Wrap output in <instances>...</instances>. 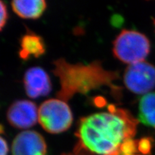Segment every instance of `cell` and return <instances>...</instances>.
Segmentation results:
<instances>
[{
    "mask_svg": "<svg viewBox=\"0 0 155 155\" xmlns=\"http://www.w3.org/2000/svg\"><path fill=\"white\" fill-rule=\"evenodd\" d=\"M38 121L47 132L59 134L71 127L73 114L64 101L53 98L44 101L40 106Z\"/></svg>",
    "mask_w": 155,
    "mask_h": 155,
    "instance_id": "obj_4",
    "label": "cell"
},
{
    "mask_svg": "<svg viewBox=\"0 0 155 155\" xmlns=\"http://www.w3.org/2000/svg\"><path fill=\"white\" fill-rule=\"evenodd\" d=\"M124 82L130 91L147 94L155 86V67L145 61L131 64L124 74Z\"/></svg>",
    "mask_w": 155,
    "mask_h": 155,
    "instance_id": "obj_5",
    "label": "cell"
},
{
    "mask_svg": "<svg viewBox=\"0 0 155 155\" xmlns=\"http://www.w3.org/2000/svg\"><path fill=\"white\" fill-rule=\"evenodd\" d=\"M13 10L24 19H38L45 10L47 4L44 0H15L12 2Z\"/></svg>",
    "mask_w": 155,
    "mask_h": 155,
    "instance_id": "obj_10",
    "label": "cell"
},
{
    "mask_svg": "<svg viewBox=\"0 0 155 155\" xmlns=\"http://www.w3.org/2000/svg\"><path fill=\"white\" fill-rule=\"evenodd\" d=\"M27 95L32 98L49 94L51 91V82L49 75L40 67L29 68L23 78Z\"/></svg>",
    "mask_w": 155,
    "mask_h": 155,
    "instance_id": "obj_8",
    "label": "cell"
},
{
    "mask_svg": "<svg viewBox=\"0 0 155 155\" xmlns=\"http://www.w3.org/2000/svg\"><path fill=\"white\" fill-rule=\"evenodd\" d=\"M7 19H8V12H7V7L4 2H1V19H0V29L1 30H3L4 26L7 23Z\"/></svg>",
    "mask_w": 155,
    "mask_h": 155,
    "instance_id": "obj_13",
    "label": "cell"
},
{
    "mask_svg": "<svg viewBox=\"0 0 155 155\" xmlns=\"http://www.w3.org/2000/svg\"><path fill=\"white\" fill-rule=\"evenodd\" d=\"M139 120L147 127L155 128V92L141 97L139 104Z\"/></svg>",
    "mask_w": 155,
    "mask_h": 155,
    "instance_id": "obj_11",
    "label": "cell"
},
{
    "mask_svg": "<svg viewBox=\"0 0 155 155\" xmlns=\"http://www.w3.org/2000/svg\"><path fill=\"white\" fill-rule=\"evenodd\" d=\"M12 155H46L47 144L43 137L35 131L18 134L12 146Z\"/></svg>",
    "mask_w": 155,
    "mask_h": 155,
    "instance_id": "obj_7",
    "label": "cell"
},
{
    "mask_svg": "<svg viewBox=\"0 0 155 155\" xmlns=\"http://www.w3.org/2000/svg\"><path fill=\"white\" fill-rule=\"evenodd\" d=\"M154 27H155V19H154Z\"/></svg>",
    "mask_w": 155,
    "mask_h": 155,
    "instance_id": "obj_16",
    "label": "cell"
},
{
    "mask_svg": "<svg viewBox=\"0 0 155 155\" xmlns=\"http://www.w3.org/2000/svg\"><path fill=\"white\" fill-rule=\"evenodd\" d=\"M8 152L9 148L7 142L3 137H1V155H8Z\"/></svg>",
    "mask_w": 155,
    "mask_h": 155,
    "instance_id": "obj_14",
    "label": "cell"
},
{
    "mask_svg": "<svg viewBox=\"0 0 155 155\" xmlns=\"http://www.w3.org/2000/svg\"><path fill=\"white\" fill-rule=\"evenodd\" d=\"M62 155H79V154H75V153H74V154H71V153H69V154H63Z\"/></svg>",
    "mask_w": 155,
    "mask_h": 155,
    "instance_id": "obj_15",
    "label": "cell"
},
{
    "mask_svg": "<svg viewBox=\"0 0 155 155\" xmlns=\"http://www.w3.org/2000/svg\"><path fill=\"white\" fill-rule=\"evenodd\" d=\"M9 123L17 129H28L38 121V109L33 102L18 100L9 106L7 113Z\"/></svg>",
    "mask_w": 155,
    "mask_h": 155,
    "instance_id": "obj_6",
    "label": "cell"
},
{
    "mask_svg": "<svg viewBox=\"0 0 155 155\" xmlns=\"http://www.w3.org/2000/svg\"><path fill=\"white\" fill-rule=\"evenodd\" d=\"M138 120L128 110L109 106L107 112H99L80 120L75 133V154L120 155L121 147L134 138Z\"/></svg>",
    "mask_w": 155,
    "mask_h": 155,
    "instance_id": "obj_1",
    "label": "cell"
},
{
    "mask_svg": "<svg viewBox=\"0 0 155 155\" xmlns=\"http://www.w3.org/2000/svg\"><path fill=\"white\" fill-rule=\"evenodd\" d=\"M54 65V73L60 78L61 83L58 96L63 101L69 99L75 93L88 92L102 85H108L117 78L115 73L104 71L100 64L71 65L61 59Z\"/></svg>",
    "mask_w": 155,
    "mask_h": 155,
    "instance_id": "obj_2",
    "label": "cell"
},
{
    "mask_svg": "<svg viewBox=\"0 0 155 155\" xmlns=\"http://www.w3.org/2000/svg\"><path fill=\"white\" fill-rule=\"evenodd\" d=\"M137 148L138 152L143 154H151L152 149V141L149 137H144L137 141Z\"/></svg>",
    "mask_w": 155,
    "mask_h": 155,
    "instance_id": "obj_12",
    "label": "cell"
},
{
    "mask_svg": "<svg viewBox=\"0 0 155 155\" xmlns=\"http://www.w3.org/2000/svg\"><path fill=\"white\" fill-rule=\"evenodd\" d=\"M45 52L44 41L38 35L28 32L20 40L19 56L23 60H28L32 56L39 58Z\"/></svg>",
    "mask_w": 155,
    "mask_h": 155,
    "instance_id": "obj_9",
    "label": "cell"
},
{
    "mask_svg": "<svg viewBox=\"0 0 155 155\" xmlns=\"http://www.w3.org/2000/svg\"><path fill=\"white\" fill-rule=\"evenodd\" d=\"M136 155H139V154H136Z\"/></svg>",
    "mask_w": 155,
    "mask_h": 155,
    "instance_id": "obj_17",
    "label": "cell"
},
{
    "mask_svg": "<svg viewBox=\"0 0 155 155\" xmlns=\"http://www.w3.org/2000/svg\"><path fill=\"white\" fill-rule=\"evenodd\" d=\"M150 51L149 39L134 30H122L114 41V55L129 65L144 61Z\"/></svg>",
    "mask_w": 155,
    "mask_h": 155,
    "instance_id": "obj_3",
    "label": "cell"
}]
</instances>
